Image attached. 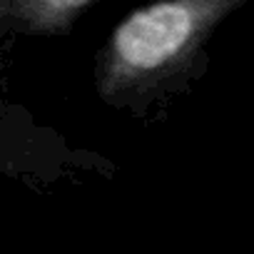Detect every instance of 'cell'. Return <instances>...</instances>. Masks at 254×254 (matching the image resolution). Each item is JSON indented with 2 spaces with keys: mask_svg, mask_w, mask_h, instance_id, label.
<instances>
[{
  "mask_svg": "<svg viewBox=\"0 0 254 254\" xmlns=\"http://www.w3.org/2000/svg\"><path fill=\"white\" fill-rule=\"evenodd\" d=\"M247 0H155L125 15L95 60V92L112 107H145L192 77L217 28Z\"/></svg>",
  "mask_w": 254,
  "mask_h": 254,
  "instance_id": "1",
  "label": "cell"
},
{
  "mask_svg": "<svg viewBox=\"0 0 254 254\" xmlns=\"http://www.w3.org/2000/svg\"><path fill=\"white\" fill-rule=\"evenodd\" d=\"M97 0H0V35H67Z\"/></svg>",
  "mask_w": 254,
  "mask_h": 254,
  "instance_id": "2",
  "label": "cell"
}]
</instances>
